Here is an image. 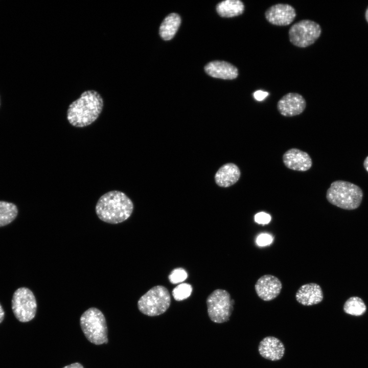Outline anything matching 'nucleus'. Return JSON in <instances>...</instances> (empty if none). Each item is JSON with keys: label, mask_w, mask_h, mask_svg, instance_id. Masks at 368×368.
Returning <instances> with one entry per match:
<instances>
[{"label": "nucleus", "mask_w": 368, "mask_h": 368, "mask_svg": "<svg viewBox=\"0 0 368 368\" xmlns=\"http://www.w3.org/2000/svg\"><path fill=\"white\" fill-rule=\"evenodd\" d=\"M296 15L293 7L288 4H277L269 7L265 12L266 19L270 24L285 26L291 24Z\"/></svg>", "instance_id": "obj_9"}, {"label": "nucleus", "mask_w": 368, "mask_h": 368, "mask_svg": "<svg viewBox=\"0 0 368 368\" xmlns=\"http://www.w3.org/2000/svg\"><path fill=\"white\" fill-rule=\"evenodd\" d=\"M363 165L365 170L368 172V156L365 159Z\"/></svg>", "instance_id": "obj_28"}, {"label": "nucleus", "mask_w": 368, "mask_h": 368, "mask_svg": "<svg viewBox=\"0 0 368 368\" xmlns=\"http://www.w3.org/2000/svg\"><path fill=\"white\" fill-rule=\"evenodd\" d=\"M188 278V273L182 268L173 269L169 274L168 278L172 284H177L183 282Z\"/></svg>", "instance_id": "obj_22"}, {"label": "nucleus", "mask_w": 368, "mask_h": 368, "mask_svg": "<svg viewBox=\"0 0 368 368\" xmlns=\"http://www.w3.org/2000/svg\"><path fill=\"white\" fill-rule=\"evenodd\" d=\"M285 347L278 338L269 336L264 338L259 343L258 351L264 359L275 361L281 359L285 354Z\"/></svg>", "instance_id": "obj_14"}, {"label": "nucleus", "mask_w": 368, "mask_h": 368, "mask_svg": "<svg viewBox=\"0 0 368 368\" xmlns=\"http://www.w3.org/2000/svg\"><path fill=\"white\" fill-rule=\"evenodd\" d=\"M204 71L209 76L224 80H233L238 76V68L224 61H213L204 66Z\"/></svg>", "instance_id": "obj_15"}, {"label": "nucleus", "mask_w": 368, "mask_h": 368, "mask_svg": "<svg viewBox=\"0 0 368 368\" xmlns=\"http://www.w3.org/2000/svg\"><path fill=\"white\" fill-rule=\"evenodd\" d=\"M295 300L300 305L310 307L318 305L324 298L320 286L316 283H310L302 285L295 293Z\"/></svg>", "instance_id": "obj_13"}, {"label": "nucleus", "mask_w": 368, "mask_h": 368, "mask_svg": "<svg viewBox=\"0 0 368 368\" xmlns=\"http://www.w3.org/2000/svg\"><path fill=\"white\" fill-rule=\"evenodd\" d=\"M11 303L13 313L18 321L29 322L35 317L37 305L35 296L30 289L22 287L16 289Z\"/></svg>", "instance_id": "obj_8"}, {"label": "nucleus", "mask_w": 368, "mask_h": 368, "mask_svg": "<svg viewBox=\"0 0 368 368\" xmlns=\"http://www.w3.org/2000/svg\"><path fill=\"white\" fill-rule=\"evenodd\" d=\"M103 107V99L97 91H85L79 98L69 105L67 110V121L75 127L87 126L98 118Z\"/></svg>", "instance_id": "obj_1"}, {"label": "nucleus", "mask_w": 368, "mask_h": 368, "mask_svg": "<svg viewBox=\"0 0 368 368\" xmlns=\"http://www.w3.org/2000/svg\"><path fill=\"white\" fill-rule=\"evenodd\" d=\"M255 222L260 224H266L270 222L271 216L265 212H259L255 215Z\"/></svg>", "instance_id": "obj_24"}, {"label": "nucleus", "mask_w": 368, "mask_h": 368, "mask_svg": "<svg viewBox=\"0 0 368 368\" xmlns=\"http://www.w3.org/2000/svg\"><path fill=\"white\" fill-rule=\"evenodd\" d=\"M283 162L287 168L297 171H306L312 166L310 155L297 148L286 151L283 155Z\"/></svg>", "instance_id": "obj_12"}, {"label": "nucleus", "mask_w": 368, "mask_h": 368, "mask_svg": "<svg viewBox=\"0 0 368 368\" xmlns=\"http://www.w3.org/2000/svg\"><path fill=\"white\" fill-rule=\"evenodd\" d=\"M321 33L320 26L309 19L301 20L292 25L288 31L290 42L298 48H307L315 43Z\"/></svg>", "instance_id": "obj_7"}, {"label": "nucleus", "mask_w": 368, "mask_h": 368, "mask_svg": "<svg viewBox=\"0 0 368 368\" xmlns=\"http://www.w3.org/2000/svg\"><path fill=\"white\" fill-rule=\"evenodd\" d=\"M18 209L11 202L0 201V227L11 223L17 217Z\"/></svg>", "instance_id": "obj_19"}, {"label": "nucleus", "mask_w": 368, "mask_h": 368, "mask_svg": "<svg viewBox=\"0 0 368 368\" xmlns=\"http://www.w3.org/2000/svg\"><path fill=\"white\" fill-rule=\"evenodd\" d=\"M240 175V170L236 165L227 163L219 169L215 175V179L217 185L226 188L237 182Z\"/></svg>", "instance_id": "obj_16"}, {"label": "nucleus", "mask_w": 368, "mask_h": 368, "mask_svg": "<svg viewBox=\"0 0 368 368\" xmlns=\"http://www.w3.org/2000/svg\"><path fill=\"white\" fill-rule=\"evenodd\" d=\"M306 107V102L300 94L289 93L283 96L278 102L277 109L285 117H293L302 113Z\"/></svg>", "instance_id": "obj_11"}, {"label": "nucleus", "mask_w": 368, "mask_h": 368, "mask_svg": "<svg viewBox=\"0 0 368 368\" xmlns=\"http://www.w3.org/2000/svg\"><path fill=\"white\" fill-rule=\"evenodd\" d=\"M255 288L260 299L265 302H270L279 295L282 284L277 277L271 274H265L257 280Z\"/></svg>", "instance_id": "obj_10"}, {"label": "nucleus", "mask_w": 368, "mask_h": 368, "mask_svg": "<svg viewBox=\"0 0 368 368\" xmlns=\"http://www.w3.org/2000/svg\"><path fill=\"white\" fill-rule=\"evenodd\" d=\"M273 240L272 236L268 234H261L257 238L256 242L259 246H264L271 244Z\"/></svg>", "instance_id": "obj_23"}, {"label": "nucleus", "mask_w": 368, "mask_h": 368, "mask_svg": "<svg viewBox=\"0 0 368 368\" xmlns=\"http://www.w3.org/2000/svg\"><path fill=\"white\" fill-rule=\"evenodd\" d=\"M268 95V93L267 92L261 90L256 91L253 94L255 99L259 101L264 100Z\"/></svg>", "instance_id": "obj_25"}, {"label": "nucleus", "mask_w": 368, "mask_h": 368, "mask_svg": "<svg viewBox=\"0 0 368 368\" xmlns=\"http://www.w3.org/2000/svg\"><path fill=\"white\" fill-rule=\"evenodd\" d=\"M81 330L91 343L101 345L108 343V329L103 313L98 308L91 307L85 311L80 318Z\"/></svg>", "instance_id": "obj_4"}, {"label": "nucleus", "mask_w": 368, "mask_h": 368, "mask_svg": "<svg viewBox=\"0 0 368 368\" xmlns=\"http://www.w3.org/2000/svg\"><path fill=\"white\" fill-rule=\"evenodd\" d=\"M181 23L180 16L172 13L167 16L160 25L159 34L163 39L169 40L173 38Z\"/></svg>", "instance_id": "obj_18"}, {"label": "nucleus", "mask_w": 368, "mask_h": 368, "mask_svg": "<svg viewBox=\"0 0 368 368\" xmlns=\"http://www.w3.org/2000/svg\"><path fill=\"white\" fill-rule=\"evenodd\" d=\"M366 310V307L363 300L357 296H352L348 298L343 305L345 313L354 315H363Z\"/></svg>", "instance_id": "obj_20"}, {"label": "nucleus", "mask_w": 368, "mask_h": 368, "mask_svg": "<svg viewBox=\"0 0 368 368\" xmlns=\"http://www.w3.org/2000/svg\"><path fill=\"white\" fill-rule=\"evenodd\" d=\"M5 317V312L2 306L0 304V324L3 321Z\"/></svg>", "instance_id": "obj_27"}, {"label": "nucleus", "mask_w": 368, "mask_h": 368, "mask_svg": "<svg viewBox=\"0 0 368 368\" xmlns=\"http://www.w3.org/2000/svg\"><path fill=\"white\" fill-rule=\"evenodd\" d=\"M363 192L358 186L343 180L333 181L327 191L326 198L332 204L352 210L359 206Z\"/></svg>", "instance_id": "obj_3"}, {"label": "nucleus", "mask_w": 368, "mask_h": 368, "mask_svg": "<svg viewBox=\"0 0 368 368\" xmlns=\"http://www.w3.org/2000/svg\"><path fill=\"white\" fill-rule=\"evenodd\" d=\"M192 292V286L188 283H181L172 290V295L177 301H181L188 298Z\"/></svg>", "instance_id": "obj_21"}, {"label": "nucleus", "mask_w": 368, "mask_h": 368, "mask_svg": "<svg viewBox=\"0 0 368 368\" xmlns=\"http://www.w3.org/2000/svg\"><path fill=\"white\" fill-rule=\"evenodd\" d=\"M245 10L244 3L240 0H226L216 6L218 14L222 17H233L242 14Z\"/></svg>", "instance_id": "obj_17"}, {"label": "nucleus", "mask_w": 368, "mask_h": 368, "mask_svg": "<svg viewBox=\"0 0 368 368\" xmlns=\"http://www.w3.org/2000/svg\"><path fill=\"white\" fill-rule=\"evenodd\" d=\"M206 302L208 315L212 321L221 324L229 320L235 301L226 290H215L208 296Z\"/></svg>", "instance_id": "obj_6"}, {"label": "nucleus", "mask_w": 368, "mask_h": 368, "mask_svg": "<svg viewBox=\"0 0 368 368\" xmlns=\"http://www.w3.org/2000/svg\"><path fill=\"white\" fill-rule=\"evenodd\" d=\"M365 18H366L367 21L368 22V8H367L366 12H365Z\"/></svg>", "instance_id": "obj_29"}, {"label": "nucleus", "mask_w": 368, "mask_h": 368, "mask_svg": "<svg viewBox=\"0 0 368 368\" xmlns=\"http://www.w3.org/2000/svg\"><path fill=\"white\" fill-rule=\"evenodd\" d=\"M96 213L102 221L110 224L121 223L131 216L133 204L123 192L109 191L100 197L96 208Z\"/></svg>", "instance_id": "obj_2"}, {"label": "nucleus", "mask_w": 368, "mask_h": 368, "mask_svg": "<svg viewBox=\"0 0 368 368\" xmlns=\"http://www.w3.org/2000/svg\"><path fill=\"white\" fill-rule=\"evenodd\" d=\"M62 368H84L83 366L79 362H75L66 365Z\"/></svg>", "instance_id": "obj_26"}, {"label": "nucleus", "mask_w": 368, "mask_h": 368, "mask_svg": "<svg viewBox=\"0 0 368 368\" xmlns=\"http://www.w3.org/2000/svg\"><path fill=\"white\" fill-rule=\"evenodd\" d=\"M171 304L170 294L166 287L154 286L139 300L137 307L143 314L155 316L165 313Z\"/></svg>", "instance_id": "obj_5"}]
</instances>
